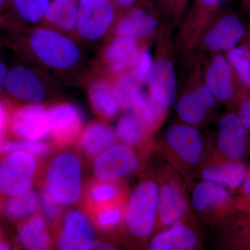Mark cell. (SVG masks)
<instances>
[{"label":"cell","mask_w":250,"mask_h":250,"mask_svg":"<svg viewBox=\"0 0 250 250\" xmlns=\"http://www.w3.org/2000/svg\"><path fill=\"white\" fill-rule=\"evenodd\" d=\"M159 184L155 174L145 177L129 192L121 232L131 244L147 246L157 222Z\"/></svg>","instance_id":"obj_1"},{"label":"cell","mask_w":250,"mask_h":250,"mask_svg":"<svg viewBox=\"0 0 250 250\" xmlns=\"http://www.w3.org/2000/svg\"><path fill=\"white\" fill-rule=\"evenodd\" d=\"M161 149L167 162L187 178L208 160L211 153L200 131L187 124L172 125L166 130Z\"/></svg>","instance_id":"obj_2"},{"label":"cell","mask_w":250,"mask_h":250,"mask_svg":"<svg viewBox=\"0 0 250 250\" xmlns=\"http://www.w3.org/2000/svg\"><path fill=\"white\" fill-rule=\"evenodd\" d=\"M26 42L31 56L38 62L56 71L72 70L82 60V50L77 42L52 27L36 28L29 33Z\"/></svg>","instance_id":"obj_3"},{"label":"cell","mask_w":250,"mask_h":250,"mask_svg":"<svg viewBox=\"0 0 250 250\" xmlns=\"http://www.w3.org/2000/svg\"><path fill=\"white\" fill-rule=\"evenodd\" d=\"M155 175L159 184V200L154 233L170 228L192 212L182 174L167 162L158 167Z\"/></svg>","instance_id":"obj_4"},{"label":"cell","mask_w":250,"mask_h":250,"mask_svg":"<svg viewBox=\"0 0 250 250\" xmlns=\"http://www.w3.org/2000/svg\"><path fill=\"white\" fill-rule=\"evenodd\" d=\"M43 188L63 206H74L82 195V166L75 153L57 154L45 169Z\"/></svg>","instance_id":"obj_5"},{"label":"cell","mask_w":250,"mask_h":250,"mask_svg":"<svg viewBox=\"0 0 250 250\" xmlns=\"http://www.w3.org/2000/svg\"><path fill=\"white\" fill-rule=\"evenodd\" d=\"M192 214L199 220L215 225L236 210V200L226 188L209 181L194 184L190 193Z\"/></svg>","instance_id":"obj_6"},{"label":"cell","mask_w":250,"mask_h":250,"mask_svg":"<svg viewBox=\"0 0 250 250\" xmlns=\"http://www.w3.org/2000/svg\"><path fill=\"white\" fill-rule=\"evenodd\" d=\"M0 158V200L19 196L31 190L37 176L36 156L16 151Z\"/></svg>","instance_id":"obj_7"},{"label":"cell","mask_w":250,"mask_h":250,"mask_svg":"<svg viewBox=\"0 0 250 250\" xmlns=\"http://www.w3.org/2000/svg\"><path fill=\"white\" fill-rule=\"evenodd\" d=\"M146 157L124 143H115L97 156L93 163L96 179L106 182H123L142 168Z\"/></svg>","instance_id":"obj_8"},{"label":"cell","mask_w":250,"mask_h":250,"mask_svg":"<svg viewBox=\"0 0 250 250\" xmlns=\"http://www.w3.org/2000/svg\"><path fill=\"white\" fill-rule=\"evenodd\" d=\"M118 9L113 0H78L75 33L82 40L98 42L114 22Z\"/></svg>","instance_id":"obj_9"},{"label":"cell","mask_w":250,"mask_h":250,"mask_svg":"<svg viewBox=\"0 0 250 250\" xmlns=\"http://www.w3.org/2000/svg\"><path fill=\"white\" fill-rule=\"evenodd\" d=\"M248 132L236 113L224 115L219 122L215 149L208 159L243 161L250 147Z\"/></svg>","instance_id":"obj_10"},{"label":"cell","mask_w":250,"mask_h":250,"mask_svg":"<svg viewBox=\"0 0 250 250\" xmlns=\"http://www.w3.org/2000/svg\"><path fill=\"white\" fill-rule=\"evenodd\" d=\"M192 213L170 228L154 233L148 243L149 250H196L203 246V236Z\"/></svg>","instance_id":"obj_11"},{"label":"cell","mask_w":250,"mask_h":250,"mask_svg":"<svg viewBox=\"0 0 250 250\" xmlns=\"http://www.w3.org/2000/svg\"><path fill=\"white\" fill-rule=\"evenodd\" d=\"M8 132L17 139H43L50 132L48 108L40 103H34L11 109Z\"/></svg>","instance_id":"obj_12"},{"label":"cell","mask_w":250,"mask_h":250,"mask_svg":"<svg viewBox=\"0 0 250 250\" xmlns=\"http://www.w3.org/2000/svg\"><path fill=\"white\" fill-rule=\"evenodd\" d=\"M57 244L63 250H89L95 243V231L88 215L80 210H70L57 226Z\"/></svg>","instance_id":"obj_13"},{"label":"cell","mask_w":250,"mask_h":250,"mask_svg":"<svg viewBox=\"0 0 250 250\" xmlns=\"http://www.w3.org/2000/svg\"><path fill=\"white\" fill-rule=\"evenodd\" d=\"M50 135L57 147L70 146L83 131V114L71 103L56 104L48 108Z\"/></svg>","instance_id":"obj_14"},{"label":"cell","mask_w":250,"mask_h":250,"mask_svg":"<svg viewBox=\"0 0 250 250\" xmlns=\"http://www.w3.org/2000/svg\"><path fill=\"white\" fill-rule=\"evenodd\" d=\"M4 89L11 98L25 104L41 103L47 92L39 74L24 65L9 68Z\"/></svg>","instance_id":"obj_15"},{"label":"cell","mask_w":250,"mask_h":250,"mask_svg":"<svg viewBox=\"0 0 250 250\" xmlns=\"http://www.w3.org/2000/svg\"><path fill=\"white\" fill-rule=\"evenodd\" d=\"M248 170L243 161L208 159L192 176L220 184L233 194L241 187Z\"/></svg>","instance_id":"obj_16"},{"label":"cell","mask_w":250,"mask_h":250,"mask_svg":"<svg viewBox=\"0 0 250 250\" xmlns=\"http://www.w3.org/2000/svg\"><path fill=\"white\" fill-rule=\"evenodd\" d=\"M147 80L153 98L165 107H170L175 102L177 91L173 64L167 59H159L153 65Z\"/></svg>","instance_id":"obj_17"},{"label":"cell","mask_w":250,"mask_h":250,"mask_svg":"<svg viewBox=\"0 0 250 250\" xmlns=\"http://www.w3.org/2000/svg\"><path fill=\"white\" fill-rule=\"evenodd\" d=\"M117 139L122 143L134 148L147 158L154 145L152 132L134 114L121 117L116 129Z\"/></svg>","instance_id":"obj_18"},{"label":"cell","mask_w":250,"mask_h":250,"mask_svg":"<svg viewBox=\"0 0 250 250\" xmlns=\"http://www.w3.org/2000/svg\"><path fill=\"white\" fill-rule=\"evenodd\" d=\"M220 241L228 249L250 250V215L236 209L220 222Z\"/></svg>","instance_id":"obj_19"},{"label":"cell","mask_w":250,"mask_h":250,"mask_svg":"<svg viewBox=\"0 0 250 250\" xmlns=\"http://www.w3.org/2000/svg\"><path fill=\"white\" fill-rule=\"evenodd\" d=\"M140 54L135 38L119 35L106 47L104 60L110 71L119 74L134 67Z\"/></svg>","instance_id":"obj_20"},{"label":"cell","mask_w":250,"mask_h":250,"mask_svg":"<svg viewBox=\"0 0 250 250\" xmlns=\"http://www.w3.org/2000/svg\"><path fill=\"white\" fill-rule=\"evenodd\" d=\"M116 131L104 122H94L88 125L79 139L80 152L88 161L94 160L116 143Z\"/></svg>","instance_id":"obj_21"},{"label":"cell","mask_w":250,"mask_h":250,"mask_svg":"<svg viewBox=\"0 0 250 250\" xmlns=\"http://www.w3.org/2000/svg\"><path fill=\"white\" fill-rule=\"evenodd\" d=\"M246 33L239 18L232 15L224 16L211 30L206 34L205 42L212 50H229L238 43Z\"/></svg>","instance_id":"obj_22"},{"label":"cell","mask_w":250,"mask_h":250,"mask_svg":"<svg viewBox=\"0 0 250 250\" xmlns=\"http://www.w3.org/2000/svg\"><path fill=\"white\" fill-rule=\"evenodd\" d=\"M206 85L211 90L217 101L228 103L233 98L232 67L228 59L221 55L215 56L207 72Z\"/></svg>","instance_id":"obj_23"},{"label":"cell","mask_w":250,"mask_h":250,"mask_svg":"<svg viewBox=\"0 0 250 250\" xmlns=\"http://www.w3.org/2000/svg\"><path fill=\"white\" fill-rule=\"evenodd\" d=\"M48 225L41 213H36L22 222L18 229V243L27 250H46L52 246Z\"/></svg>","instance_id":"obj_24"},{"label":"cell","mask_w":250,"mask_h":250,"mask_svg":"<svg viewBox=\"0 0 250 250\" xmlns=\"http://www.w3.org/2000/svg\"><path fill=\"white\" fill-rule=\"evenodd\" d=\"M129 192L123 182L90 181L85 190L86 209L100 206L126 202Z\"/></svg>","instance_id":"obj_25"},{"label":"cell","mask_w":250,"mask_h":250,"mask_svg":"<svg viewBox=\"0 0 250 250\" xmlns=\"http://www.w3.org/2000/svg\"><path fill=\"white\" fill-rule=\"evenodd\" d=\"M78 19V0H52L43 22L64 34L75 33Z\"/></svg>","instance_id":"obj_26"},{"label":"cell","mask_w":250,"mask_h":250,"mask_svg":"<svg viewBox=\"0 0 250 250\" xmlns=\"http://www.w3.org/2000/svg\"><path fill=\"white\" fill-rule=\"evenodd\" d=\"M167 108L142 88L138 90L130 109L151 132H154L164 121Z\"/></svg>","instance_id":"obj_27"},{"label":"cell","mask_w":250,"mask_h":250,"mask_svg":"<svg viewBox=\"0 0 250 250\" xmlns=\"http://www.w3.org/2000/svg\"><path fill=\"white\" fill-rule=\"evenodd\" d=\"M41 208L39 195L34 190L0 200V211L10 221L21 223Z\"/></svg>","instance_id":"obj_28"},{"label":"cell","mask_w":250,"mask_h":250,"mask_svg":"<svg viewBox=\"0 0 250 250\" xmlns=\"http://www.w3.org/2000/svg\"><path fill=\"white\" fill-rule=\"evenodd\" d=\"M88 98L94 112L104 120L115 118L121 108L111 85L103 80L91 82L88 87Z\"/></svg>","instance_id":"obj_29"},{"label":"cell","mask_w":250,"mask_h":250,"mask_svg":"<svg viewBox=\"0 0 250 250\" xmlns=\"http://www.w3.org/2000/svg\"><path fill=\"white\" fill-rule=\"evenodd\" d=\"M157 27L154 16L141 8H134L121 18L116 27L118 35L138 37L147 35Z\"/></svg>","instance_id":"obj_30"},{"label":"cell","mask_w":250,"mask_h":250,"mask_svg":"<svg viewBox=\"0 0 250 250\" xmlns=\"http://www.w3.org/2000/svg\"><path fill=\"white\" fill-rule=\"evenodd\" d=\"M126 202L100 206L87 209L90 219L99 230L111 233L121 231L124 220Z\"/></svg>","instance_id":"obj_31"},{"label":"cell","mask_w":250,"mask_h":250,"mask_svg":"<svg viewBox=\"0 0 250 250\" xmlns=\"http://www.w3.org/2000/svg\"><path fill=\"white\" fill-rule=\"evenodd\" d=\"M176 109L184 124L193 126L202 125L209 111L195 91L182 95L179 98Z\"/></svg>","instance_id":"obj_32"},{"label":"cell","mask_w":250,"mask_h":250,"mask_svg":"<svg viewBox=\"0 0 250 250\" xmlns=\"http://www.w3.org/2000/svg\"><path fill=\"white\" fill-rule=\"evenodd\" d=\"M52 0H10L16 17L27 24L43 22L46 11Z\"/></svg>","instance_id":"obj_33"},{"label":"cell","mask_w":250,"mask_h":250,"mask_svg":"<svg viewBox=\"0 0 250 250\" xmlns=\"http://www.w3.org/2000/svg\"><path fill=\"white\" fill-rule=\"evenodd\" d=\"M111 88L120 107L129 110L134 95L141 87L134 74L125 73L114 82Z\"/></svg>","instance_id":"obj_34"},{"label":"cell","mask_w":250,"mask_h":250,"mask_svg":"<svg viewBox=\"0 0 250 250\" xmlns=\"http://www.w3.org/2000/svg\"><path fill=\"white\" fill-rule=\"evenodd\" d=\"M50 145L39 141L14 140L5 141L0 146V157L9 153L23 151L34 154L36 157H42L50 152Z\"/></svg>","instance_id":"obj_35"},{"label":"cell","mask_w":250,"mask_h":250,"mask_svg":"<svg viewBox=\"0 0 250 250\" xmlns=\"http://www.w3.org/2000/svg\"><path fill=\"white\" fill-rule=\"evenodd\" d=\"M228 61L234 69L242 82L250 83V52L246 47H233L229 50Z\"/></svg>","instance_id":"obj_36"},{"label":"cell","mask_w":250,"mask_h":250,"mask_svg":"<svg viewBox=\"0 0 250 250\" xmlns=\"http://www.w3.org/2000/svg\"><path fill=\"white\" fill-rule=\"evenodd\" d=\"M39 200L42 215L48 226L55 228L62 218L63 205L57 201L45 189L39 191Z\"/></svg>","instance_id":"obj_37"},{"label":"cell","mask_w":250,"mask_h":250,"mask_svg":"<svg viewBox=\"0 0 250 250\" xmlns=\"http://www.w3.org/2000/svg\"><path fill=\"white\" fill-rule=\"evenodd\" d=\"M153 65L154 62L151 54L148 51L141 52L139 60L134 67V75L140 82L147 80Z\"/></svg>","instance_id":"obj_38"},{"label":"cell","mask_w":250,"mask_h":250,"mask_svg":"<svg viewBox=\"0 0 250 250\" xmlns=\"http://www.w3.org/2000/svg\"><path fill=\"white\" fill-rule=\"evenodd\" d=\"M11 111L7 104L0 100V146L5 141V136L9 131Z\"/></svg>","instance_id":"obj_39"},{"label":"cell","mask_w":250,"mask_h":250,"mask_svg":"<svg viewBox=\"0 0 250 250\" xmlns=\"http://www.w3.org/2000/svg\"><path fill=\"white\" fill-rule=\"evenodd\" d=\"M195 91L201 99L203 103L205 104L206 107L208 108V110L214 106L215 102L217 101L216 99H215L211 90L207 87V85H201V86L197 88Z\"/></svg>","instance_id":"obj_40"},{"label":"cell","mask_w":250,"mask_h":250,"mask_svg":"<svg viewBox=\"0 0 250 250\" xmlns=\"http://www.w3.org/2000/svg\"><path fill=\"white\" fill-rule=\"evenodd\" d=\"M237 116L246 129L250 131V97L241 104Z\"/></svg>","instance_id":"obj_41"},{"label":"cell","mask_w":250,"mask_h":250,"mask_svg":"<svg viewBox=\"0 0 250 250\" xmlns=\"http://www.w3.org/2000/svg\"><path fill=\"white\" fill-rule=\"evenodd\" d=\"M250 197V170H248L246 179L238 189V197L236 199L247 198Z\"/></svg>","instance_id":"obj_42"},{"label":"cell","mask_w":250,"mask_h":250,"mask_svg":"<svg viewBox=\"0 0 250 250\" xmlns=\"http://www.w3.org/2000/svg\"><path fill=\"white\" fill-rule=\"evenodd\" d=\"M223 1L224 0H197V4L200 9L206 11L213 9Z\"/></svg>","instance_id":"obj_43"},{"label":"cell","mask_w":250,"mask_h":250,"mask_svg":"<svg viewBox=\"0 0 250 250\" xmlns=\"http://www.w3.org/2000/svg\"><path fill=\"white\" fill-rule=\"evenodd\" d=\"M236 209L250 215V197L243 199H236Z\"/></svg>","instance_id":"obj_44"},{"label":"cell","mask_w":250,"mask_h":250,"mask_svg":"<svg viewBox=\"0 0 250 250\" xmlns=\"http://www.w3.org/2000/svg\"><path fill=\"white\" fill-rule=\"evenodd\" d=\"M167 8L172 11H179L184 8L188 0H162Z\"/></svg>","instance_id":"obj_45"},{"label":"cell","mask_w":250,"mask_h":250,"mask_svg":"<svg viewBox=\"0 0 250 250\" xmlns=\"http://www.w3.org/2000/svg\"><path fill=\"white\" fill-rule=\"evenodd\" d=\"M9 70V68H8L6 64L2 61L0 60V92L4 88Z\"/></svg>","instance_id":"obj_46"},{"label":"cell","mask_w":250,"mask_h":250,"mask_svg":"<svg viewBox=\"0 0 250 250\" xmlns=\"http://www.w3.org/2000/svg\"><path fill=\"white\" fill-rule=\"evenodd\" d=\"M115 246L112 243L106 241H95L92 249L93 250H114Z\"/></svg>","instance_id":"obj_47"},{"label":"cell","mask_w":250,"mask_h":250,"mask_svg":"<svg viewBox=\"0 0 250 250\" xmlns=\"http://www.w3.org/2000/svg\"><path fill=\"white\" fill-rule=\"evenodd\" d=\"M138 0H113L119 9H127L136 4Z\"/></svg>","instance_id":"obj_48"},{"label":"cell","mask_w":250,"mask_h":250,"mask_svg":"<svg viewBox=\"0 0 250 250\" xmlns=\"http://www.w3.org/2000/svg\"><path fill=\"white\" fill-rule=\"evenodd\" d=\"M11 249L9 243H7L1 235L0 234V250H9Z\"/></svg>","instance_id":"obj_49"},{"label":"cell","mask_w":250,"mask_h":250,"mask_svg":"<svg viewBox=\"0 0 250 250\" xmlns=\"http://www.w3.org/2000/svg\"><path fill=\"white\" fill-rule=\"evenodd\" d=\"M10 0H0V14L9 4Z\"/></svg>","instance_id":"obj_50"},{"label":"cell","mask_w":250,"mask_h":250,"mask_svg":"<svg viewBox=\"0 0 250 250\" xmlns=\"http://www.w3.org/2000/svg\"></svg>","instance_id":"obj_51"}]
</instances>
